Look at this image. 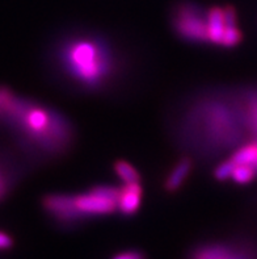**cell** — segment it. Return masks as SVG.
Listing matches in <instances>:
<instances>
[{"instance_id":"cell-1","label":"cell","mask_w":257,"mask_h":259,"mask_svg":"<svg viewBox=\"0 0 257 259\" xmlns=\"http://www.w3.org/2000/svg\"><path fill=\"white\" fill-rule=\"evenodd\" d=\"M0 126H8L29 150L54 155L63 153L72 138L69 121L54 109L19 98L0 85Z\"/></svg>"},{"instance_id":"cell-2","label":"cell","mask_w":257,"mask_h":259,"mask_svg":"<svg viewBox=\"0 0 257 259\" xmlns=\"http://www.w3.org/2000/svg\"><path fill=\"white\" fill-rule=\"evenodd\" d=\"M65 72L85 89H98L114 71V59L107 44L96 37H74L59 52Z\"/></svg>"},{"instance_id":"cell-3","label":"cell","mask_w":257,"mask_h":259,"mask_svg":"<svg viewBox=\"0 0 257 259\" xmlns=\"http://www.w3.org/2000/svg\"><path fill=\"white\" fill-rule=\"evenodd\" d=\"M172 25L176 33L186 41L209 44L208 12L192 3L180 4L173 12Z\"/></svg>"},{"instance_id":"cell-4","label":"cell","mask_w":257,"mask_h":259,"mask_svg":"<svg viewBox=\"0 0 257 259\" xmlns=\"http://www.w3.org/2000/svg\"><path fill=\"white\" fill-rule=\"evenodd\" d=\"M121 188L112 186H96L85 194L76 195L75 204L82 217L104 216L118 210Z\"/></svg>"},{"instance_id":"cell-5","label":"cell","mask_w":257,"mask_h":259,"mask_svg":"<svg viewBox=\"0 0 257 259\" xmlns=\"http://www.w3.org/2000/svg\"><path fill=\"white\" fill-rule=\"evenodd\" d=\"M42 205L49 214L61 223H72L83 217L76 208L75 196L62 194H52L43 197Z\"/></svg>"},{"instance_id":"cell-6","label":"cell","mask_w":257,"mask_h":259,"mask_svg":"<svg viewBox=\"0 0 257 259\" xmlns=\"http://www.w3.org/2000/svg\"><path fill=\"white\" fill-rule=\"evenodd\" d=\"M142 200V187L139 182L125 183L121 187L120 199H118V210L125 216H131L137 213Z\"/></svg>"},{"instance_id":"cell-7","label":"cell","mask_w":257,"mask_h":259,"mask_svg":"<svg viewBox=\"0 0 257 259\" xmlns=\"http://www.w3.org/2000/svg\"><path fill=\"white\" fill-rule=\"evenodd\" d=\"M226 30L225 8L213 7L208 11V38L209 42L222 46Z\"/></svg>"},{"instance_id":"cell-8","label":"cell","mask_w":257,"mask_h":259,"mask_svg":"<svg viewBox=\"0 0 257 259\" xmlns=\"http://www.w3.org/2000/svg\"><path fill=\"white\" fill-rule=\"evenodd\" d=\"M193 166V161L190 158H182L177 163L175 164V167L170 172V175L167 177L166 181V190L173 192V191L179 190L182 186V183L185 182L188 175L190 174Z\"/></svg>"},{"instance_id":"cell-9","label":"cell","mask_w":257,"mask_h":259,"mask_svg":"<svg viewBox=\"0 0 257 259\" xmlns=\"http://www.w3.org/2000/svg\"><path fill=\"white\" fill-rule=\"evenodd\" d=\"M241 116L244 117L245 126L252 132L254 138H257V91L245 95Z\"/></svg>"},{"instance_id":"cell-10","label":"cell","mask_w":257,"mask_h":259,"mask_svg":"<svg viewBox=\"0 0 257 259\" xmlns=\"http://www.w3.org/2000/svg\"><path fill=\"white\" fill-rule=\"evenodd\" d=\"M193 259H238L234 251L223 245H210L198 249Z\"/></svg>"},{"instance_id":"cell-11","label":"cell","mask_w":257,"mask_h":259,"mask_svg":"<svg viewBox=\"0 0 257 259\" xmlns=\"http://www.w3.org/2000/svg\"><path fill=\"white\" fill-rule=\"evenodd\" d=\"M232 162V161H231ZM234 163V162H232ZM257 177V170L252 164H235L230 179L238 184H248Z\"/></svg>"},{"instance_id":"cell-12","label":"cell","mask_w":257,"mask_h":259,"mask_svg":"<svg viewBox=\"0 0 257 259\" xmlns=\"http://www.w3.org/2000/svg\"><path fill=\"white\" fill-rule=\"evenodd\" d=\"M13 171L0 157V201L4 200V197L10 192L13 186Z\"/></svg>"},{"instance_id":"cell-13","label":"cell","mask_w":257,"mask_h":259,"mask_svg":"<svg viewBox=\"0 0 257 259\" xmlns=\"http://www.w3.org/2000/svg\"><path fill=\"white\" fill-rule=\"evenodd\" d=\"M114 171L118 175V178L122 179L125 183H134V182H139L140 179V175L138 174V171L130 163H127L125 161L116 162L114 163Z\"/></svg>"},{"instance_id":"cell-14","label":"cell","mask_w":257,"mask_h":259,"mask_svg":"<svg viewBox=\"0 0 257 259\" xmlns=\"http://www.w3.org/2000/svg\"><path fill=\"white\" fill-rule=\"evenodd\" d=\"M112 259H146L143 253L137 251V250H127V251H121L116 254Z\"/></svg>"},{"instance_id":"cell-15","label":"cell","mask_w":257,"mask_h":259,"mask_svg":"<svg viewBox=\"0 0 257 259\" xmlns=\"http://www.w3.org/2000/svg\"><path fill=\"white\" fill-rule=\"evenodd\" d=\"M13 240L10 234H7L6 232L0 230V250H7L12 247Z\"/></svg>"}]
</instances>
